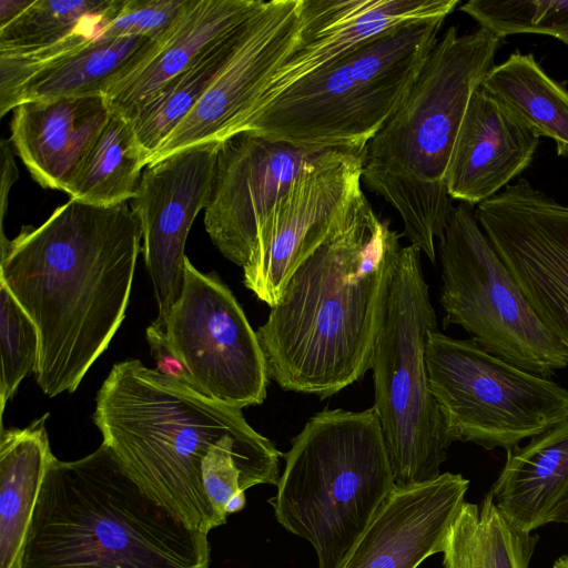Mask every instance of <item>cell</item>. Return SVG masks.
I'll return each mask as SVG.
<instances>
[{"label":"cell","mask_w":568,"mask_h":568,"mask_svg":"<svg viewBox=\"0 0 568 568\" xmlns=\"http://www.w3.org/2000/svg\"><path fill=\"white\" fill-rule=\"evenodd\" d=\"M141 220L128 202L70 199L38 227L1 237L0 278L40 335L37 383L49 397L73 393L125 317Z\"/></svg>","instance_id":"6da1fadb"},{"label":"cell","mask_w":568,"mask_h":568,"mask_svg":"<svg viewBox=\"0 0 568 568\" xmlns=\"http://www.w3.org/2000/svg\"><path fill=\"white\" fill-rule=\"evenodd\" d=\"M400 250L398 233L358 193L256 332L282 389L325 398L371 369Z\"/></svg>","instance_id":"7a4b0ae2"},{"label":"cell","mask_w":568,"mask_h":568,"mask_svg":"<svg viewBox=\"0 0 568 568\" xmlns=\"http://www.w3.org/2000/svg\"><path fill=\"white\" fill-rule=\"evenodd\" d=\"M207 534L151 498L105 444L50 462L21 568H209Z\"/></svg>","instance_id":"3957f363"},{"label":"cell","mask_w":568,"mask_h":568,"mask_svg":"<svg viewBox=\"0 0 568 568\" xmlns=\"http://www.w3.org/2000/svg\"><path fill=\"white\" fill-rule=\"evenodd\" d=\"M503 39L484 28L439 37L409 92L367 143L362 181L399 213L410 244L436 262L454 210L446 173L474 91L496 65Z\"/></svg>","instance_id":"277c9868"},{"label":"cell","mask_w":568,"mask_h":568,"mask_svg":"<svg viewBox=\"0 0 568 568\" xmlns=\"http://www.w3.org/2000/svg\"><path fill=\"white\" fill-rule=\"evenodd\" d=\"M103 444L158 504L187 526L222 525L202 485V466L223 444L258 434L242 409L219 403L139 359L115 364L95 398Z\"/></svg>","instance_id":"5b68a950"},{"label":"cell","mask_w":568,"mask_h":568,"mask_svg":"<svg viewBox=\"0 0 568 568\" xmlns=\"http://www.w3.org/2000/svg\"><path fill=\"white\" fill-rule=\"evenodd\" d=\"M283 456L277 491L268 500L277 521L311 542L317 568H342L395 489L374 407L318 412Z\"/></svg>","instance_id":"8992f818"},{"label":"cell","mask_w":568,"mask_h":568,"mask_svg":"<svg viewBox=\"0 0 568 568\" xmlns=\"http://www.w3.org/2000/svg\"><path fill=\"white\" fill-rule=\"evenodd\" d=\"M445 19L405 23L362 43L291 85L239 132L364 152L409 92Z\"/></svg>","instance_id":"52a82bcc"},{"label":"cell","mask_w":568,"mask_h":568,"mask_svg":"<svg viewBox=\"0 0 568 568\" xmlns=\"http://www.w3.org/2000/svg\"><path fill=\"white\" fill-rule=\"evenodd\" d=\"M420 256L413 244L399 252L371 367L373 407L398 488L437 478L453 443L426 364L427 336L437 321Z\"/></svg>","instance_id":"ba28073f"},{"label":"cell","mask_w":568,"mask_h":568,"mask_svg":"<svg viewBox=\"0 0 568 568\" xmlns=\"http://www.w3.org/2000/svg\"><path fill=\"white\" fill-rule=\"evenodd\" d=\"M445 324L463 327L480 348L549 378L568 366V352L539 320L479 226L460 202L439 240Z\"/></svg>","instance_id":"9c48e42d"},{"label":"cell","mask_w":568,"mask_h":568,"mask_svg":"<svg viewBox=\"0 0 568 568\" xmlns=\"http://www.w3.org/2000/svg\"><path fill=\"white\" fill-rule=\"evenodd\" d=\"M430 388L452 442L509 449L568 417V389L438 329L426 341Z\"/></svg>","instance_id":"30bf717a"},{"label":"cell","mask_w":568,"mask_h":568,"mask_svg":"<svg viewBox=\"0 0 568 568\" xmlns=\"http://www.w3.org/2000/svg\"><path fill=\"white\" fill-rule=\"evenodd\" d=\"M164 332L197 392L240 409L264 402L270 374L256 332L217 274L201 273L187 257Z\"/></svg>","instance_id":"8fae6325"},{"label":"cell","mask_w":568,"mask_h":568,"mask_svg":"<svg viewBox=\"0 0 568 568\" xmlns=\"http://www.w3.org/2000/svg\"><path fill=\"white\" fill-rule=\"evenodd\" d=\"M475 215L539 320L568 352V205L521 178L478 204Z\"/></svg>","instance_id":"7c38bea8"},{"label":"cell","mask_w":568,"mask_h":568,"mask_svg":"<svg viewBox=\"0 0 568 568\" xmlns=\"http://www.w3.org/2000/svg\"><path fill=\"white\" fill-rule=\"evenodd\" d=\"M363 158L364 152L342 151L305 170L258 229L243 282L271 308L362 192Z\"/></svg>","instance_id":"4fadbf2b"},{"label":"cell","mask_w":568,"mask_h":568,"mask_svg":"<svg viewBox=\"0 0 568 568\" xmlns=\"http://www.w3.org/2000/svg\"><path fill=\"white\" fill-rule=\"evenodd\" d=\"M342 151L349 150L301 146L248 130L223 140L204 212L211 241L227 260L243 267L258 229L297 176Z\"/></svg>","instance_id":"5bb4252c"},{"label":"cell","mask_w":568,"mask_h":568,"mask_svg":"<svg viewBox=\"0 0 568 568\" xmlns=\"http://www.w3.org/2000/svg\"><path fill=\"white\" fill-rule=\"evenodd\" d=\"M220 144H196L149 163L131 200L141 220L142 252L159 310L152 325L162 331L182 292L186 237L209 203Z\"/></svg>","instance_id":"9a60e30c"},{"label":"cell","mask_w":568,"mask_h":568,"mask_svg":"<svg viewBox=\"0 0 568 568\" xmlns=\"http://www.w3.org/2000/svg\"><path fill=\"white\" fill-rule=\"evenodd\" d=\"M302 1H264L246 22L236 48L205 94L150 163L196 144L222 142L239 132L297 40Z\"/></svg>","instance_id":"2e32d148"},{"label":"cell","mask_w":568,"mask_h":568,"mask_svg":"<svg viewBox=\"0 0 568 568\" xmlns=\"http://www.w3.org/2000/svg\"><path fill=\"white\" fill-rule=\"evenodd\" d=\"M458 4L459 0H303L297 40L245 122L291 85L362 43L405 23L447 18Z\"/></svg>","instance_id":"e0dca14e"},{"label":"cell","mask_w":568,"mask_h":568,"mask_svg":"<svg viewBox=\"0 0 568 568\" xmlns=\"http://www.w3.org/2000/svg\"><path fill=\"white\" fill-rule=\"evenodd\" d=\"M468 487L463 475L448 471L424 484L395 487L342 568H417L443 552Z\"/></svg>","instance_id":"ac0fdd59"},{"label":"cell","mask_w":568,"mask_h":568,"mask_svg":"<svg viewBox=\"0 0 568 568\" xmlns=\"http://www.w3.org/2000/svg\"><path fill=\"white\" fill-rule=\"evenodd\" d=\"M539 138L479 85L470 97L446 173L453 200L495 196L531 163Z\"/></svg>","instance_id":"d6986e66"},{"label":"cell","mask_w":568,"mask_h":568,"mask_svg":"<svg viewBox=\"0 0 568 568\" xmlns=\"http://www.w3.org/2000/svg\"><path fill=\"white\" fill-rule=\"evenodd\" d=\"M12 111L10 142L32 179L65 193L111 114L104 97L27 101Z\"/></svg>","instance_id":"ffe728a7"},{"label":"cell","mask_w":568,"mask_h":568,"mask_svg":"<svg viewBox=\"0 0 568 568\" xmlns=\"http://www.w3.org/2000/svg\"><path fill=\"white\" fill-rule=\"evenodd\" d=\"M262 0H190L156 50L104 97L110 110L131 120L169 81L239 29Z\"/></svg>","instance_id":"44dd1931"},{"label":"cell","mask_w":568,"mask_h":568,"mask_svg":"<svg viewBox=\"0 0 568 568\" xmlns=\"http://www.w3.org/2000/svg\"><path fill=\"white\" fill-rule=\"evenodd\" d=\"M498 510L519 530L554 523L568 496V417L524 446L507 449L488 491Z\"/></svg>","instance_id":"7402d4cb"},{"label":"cell","mask_w":568,"mask_h":568,"mask_svg":"<svg viewBox=\"0 0 568 568\" xmlns=\"http://www.w3.org/2000/svg\"><path fill=\"white\" fill-rule=\"evenodd\" d=\"M161 40L149 37L94 39L31 73L0 101V115L4 116L27 101L105 97L156 50Z\"/></svg>","instance_id":"603a6c76"},{"label":"cell","mask_w":568,"mask_h":568,"mask_svg":"<svg viewBox=\"0 0 568 568\" xmlns=\"http://www.w3.org/2000/svg\"><path fill=\"white\" fill-rule=\"evenodd\" d=\"M26 428L1 429L0 438V568H21L31 516L51 452L45 420Z\"/></svg>","instance_id":"cb8c5ba5"},{"label":"cell","mask_w":568,"mask_h":568,"mask_svg":"<svg viewBox=\"0 0 568 568\" xmlns=\"http://www.w3.org/2000/svg\"><path fill=\"white\" fill-rule=\"evenodd\" d=\"M481 87L535 135L554 140L558 155L568 156V90L531 53H511Z\"/></svg>","instance_id":"d4e9b609"},{"label":"cell","mask_w":568,"mask_h":568,"mask_svg":"<svg viewBox=\"0 0 568 568\" xmlns=\"http://www.w3.org/2000/svg\"><path fill=\"white\" fill-rule=\"evenodd\" d=\"M538 535L516 528L487 493L479 505L465 501L443 549L444 568H528Z\"/></svg>","instance_id":"484cf974"},{"label":"cell","mask_w":568,"mask_h":568,"mask_svg":"<svg viewBox=\"0 0 568 568\" xmlns=\"http://www.w3.org/2000/svg\"><path fill=\"white\" fill-rule=\"evenodd\" d=\"M148 156L130 120L111 114L80 163L67 194L84 203L112 206L133 200Z\"/></svg>","instance_id":"4316f807"},{"label":"cell","mask_w":568,"mask_h":568,"mask_svg":"<svg viewBox=\"0 0 568 568\" xmlns=\"http://www.w3.org/2000/svg\"><path fill=\"white\" fill-rule=\"evenodd\" d=\"M247 21L169 81L130 120L148 164L205 94L236 48Z\"/></svg>","instance_id":"83f0119b"},{"label":"cell","mask_w":568,"mask_h":568,"mask_svg":"<svg viewBox=\"0 0 568 568\" xmlns=\"http://www.w3.org/2000/svg\"><path fill=\"white\" fill-rule=\"evenodd\" d=\"M124 0H33L0 29V54L30 52L64 41L80 30L115 17Z\"/></svg>","instance_id":"f1b7e54d"},{"label":"cell","mask_w":568,"mask_h":568,"mask_svg":"<svg viewBox=\"0 0 568 568\" xmlns=\"http://www.w3.org/2000/svg\"><path fill=\"white\" fill-rule=\"evenodd\" d=\"M459 10L500 39L538 33L568 45V0H470Z\"/></svg>","instance_id":"f546056e"},{"label":"cell","mask_w":568,"mask_h":568,"mask_svg":"<svg viewBox=\"0 0 568 568\" xmlns=\"http://www.w3.org/2000/svg\"><path fill=\"white\" fill-rule=\"evenodd\" d=\"M1 383L0 413L21 381L37 371L40 335L37 325L0 278Z\"/></svg>","instance_id":"4dcf8cb0"},{"label":"cell","mask_w":568,"mask_h":568,"mask_svg":"<svg viewBox=\"0 0 568 568\" xmlns=\"http://www.w3.org/2000/svg\"><path fill=\"white\" fill-rule=\"evenodd\" d=\"M190 0H124L101 37H149L161 40L175 24Z\"/></svg>","instance_id":"1f68e13d"},{"label":"cell","mask_w":568,"mask_h":568,"mask_svg":"<svg viewBox=\"0 0 568 568\" xmlns=\"http://www.w3.org/2000/svg\"><path fill=\"white\" fill-rule=\"evenodd\" d=\"M146 341L155 361L156 371L196 390L187 368L169 345L165 332L151 324L146 328Z\"/></svg>","instance_id":"d6a6232c"},{"label":"cell","mask_w":568,"mask_h":568,"mask_svg":"<svg viewBox=\"0 0 568 568\" xmlns=\"http://www.w3.org/2000/svg\"><path fill=\"white\" fill-rule=\"evenodd\" d=\"M19 171L10 146V141H1V236H4L3 221L8 207L9 191L18 180Z\"/></svg>","instance_id":"836d02e7"},{"label":"cell","mask_w":568,"mask_h":568,"mask_svg":"<svg viewBox=\"0 0 568 568\" xmlns=\"http://www.w3.org/2000/svg\"><path fill=\"white\" fill-rule=\"evenodd\" d=\"M33 0H0V29L20 16Z\"/></svg>","instance_id":"e575fe53"},{"label":"cell","mask_w":568,"mask_h":568,"mask_svg":"<svg viewBox=\"0 0 568 568\" xmlns=\"http://www.w3.org/2000/svg\"><path fill=\"white\" fill-rule=\"evenodd\" d=\"M554 523L558 524H568V496L565 498V500L559 506Z\"/></svg>","instance_id":"d590c367"},{"label":"cell","mask_w":568,"mask_h":568,"mask_svg":"<svg viewBox=\"0 0 568 568\" xmlns=\"http://www.w3.org/2000/svg\"><path fill=\"white\" fill-rule=\"evenodd\" d=\"M552 568H568V554L559 557L552 565Z\"/></svg>","instance_id":"8d00e7d4"}]
</instances>
